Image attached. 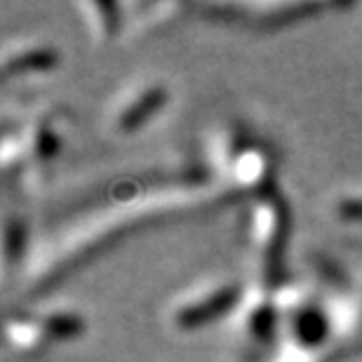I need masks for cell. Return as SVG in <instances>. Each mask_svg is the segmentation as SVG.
Segmentation results:
<instances>
[{"mask_svg": "<svg viewBox=\"0 0 362 362\" xmlns=\"http://www.w3.org/2000/svg\"><path fill=\"white\" fill-rule=\"evenodd\" d=\"M289 238V209L278 193L257 195L245 212V245L250 252L255 282L278 287L280 264Z\"/></svg>", "mask_w": 362, "mask_h": 362, "instance_id": "1", "label": "cell"}, {"mask_svg": "<svg viewBox=\"0 0 362 362\" xmlns=\"http://www.w3.org/2000/svg\"><path fill=\"white\" fill-rule=\"evenodd\" d=\"M243 285L233 278H214L179 292L168 303L165 320L177 332H193L202 325L226 317L240 299Z\"/></svg>", "mask_w": 362, "mask_h": 362, "instance_id": "2", "label": "cell"}, {"mask_svg": "<svg viewBox=\"0 0 362 362\" xmlns=\"http://www.w3.org/2000/svg\"><path fill=\"white\" fill-rule=\"evenodd\" d=\"M228 332L238 341L264 346L273 341L280 334V317L275 308L273 287L262 282H250L243 285L240 299L226 315Z\"/></svg>", "mask_w": 362, "mask_h": 362, "instance_id": "3", "label": "cell"}, {"mask_svg": "<svg viewBox=\"0 0 362 362\" xmlns=\"http://www.w3.org/2000/svg\"><path fill=\"white\" fill-rule=\"evenodd\" d=\"M168 88L156 78L125 85L106 108V127L113 134H132L153 118L168 101Z\"/></svg>", "mask_w": 362, "mask_h": 362, "instance_id": "4", "label": "cell"}, {"mask_svg": "<svg viewBox=\"0 0 362 362\" xmlns=\"http://www.w3.org/2000/svg\"><path fill=\"white\" fill-rule=\"evenodd\" d=\"M275 168H278V158L275 153L264 146V144H247L240 153H238L235 163L230 165L226 175V188L235 193L245 195H264L269 193V186L275 177Z\"/></svg>", "mask_w": 362, "mask_h": 362, "instance_id": "5", "label": "cell"}, {"mask_svg": "<svg viewBox=\"0 0 362 362\" xmlns=\"http://www.w3.org/2000/svg\"><path fill=\"white\" fill-rule=\"evenodd\" d=\"M64 113L59 108H40L31 115V120L26 122L21 129V141L26 146L28 163H47L59 153L62 141H64Z\"/></svg>", "mask_w": 362, "mask_h": 362, "instance_id": "6", "label": "cell"}, {"mask_svg": "<svg viewBox=\"0 0 362 362\" xmlns=\"http://www.w3.org/2000/svg\"><path fill=\"white\" fill-rule=\"evenodd\" d=\"M59 66V49L40 38H19L3 49V76L45 74Z\"/></svg>", "mask_w": 362, "mask_h": 362, "instance_id": "7", "label": "cell"}, {"mask_svg": "<svg viewBox=\"0 0 362 362\" xmlns=\"http://www.w3.org/2000/svg\"><path fill=\"white\" fill-rule=\"evenodd\" d=\"M214 10L223 14H235L243 21L247 19L257 26H282L289 21L301 19L303 14L320 12L322 7L315 3H247V5H216Z\"/></svg>", "mask_w": 362, "mask_h": 362, "instance_id": "8", "label": "cell"}, {"mask_svg": "<svg viewBox=\"0 0 362 362\" xmlns=\"http://www.w3.org/2000/svg\"><path fill=\"white\" fill-rule=\"evenodd\" d=\"M332 334L353 339L362 334V285L344 289L332 301H325Z\"/></svg>", "mask_w": 362, "mask_h": 362, "instance_id": "9", "label": "cell"}, {"mask_svg": "<svg viewBox=\"0 0 362 362\" xmlns=\"http://www.w3.org/2000/svg\"><path fill=\"white\" fill-rule=\"evenodd\" d=\"M5 341L14 353L33 358L45 353L47 346L52 344V339H49L47 329L42 327L38 317L28 315V317H10L5 322Z\"/></svg>", "mask_w": 362, "mask_h": 362, "instance_id": "10", "label": "cell"}, {"mask_svg": "<svg viewBox=\"0 0 362 362\" xmlns=\"http://www.w3.org/2000/svg\"><path fill=\"white\" fill-rule=\"evenodd\" d=\"M78 12L88 26V33L92 42L97 45H106V42L115 40V35L122 31V7L111 5V3H78Z\"/></svg>", "mask_w": 362, "mask_h": 362, "instance_id": "11", "label": "cell"}, {"mask_svg": "<svg viewBox=\"0 0 362 362\" xmlns=\"http://www.w3.org/2000/svg\"><path fill=\"white\" fill-rule=\"evenodd\" d=\"M247 136H243V129L238 125H221L216 127L212 134H209V141H207V156H209V163L216 172H221L223 177L228 175L230 165L235 163L238 153L247 146Z\"/></svg>", "mask_w": 362, "mask_h": 362, "instance_id": "12", "label": "cell"}, {"mask_svg": "<svg viewBox=\"0 0 362 362\" xmlns=\"http://www.w3.org/2000/svg\"><path fill=\"white\" fill-rule=\"evenodd\" d=\"M186 7L179 3H151V5H139V12L134 14L129 24L122 26V31L129 35H148L156 33L160 28H168Z\"/></svg>", "mask_w": 362, "mask_h": 362, "instance_id": "13", "label": "cell"}, {"mask_svg": "<svg viewBox=\"0 0 362 362\" xmlns=\"http://www.w3.org/2000/svg\"><path fill=\"white\" fill-rule=\"evenodd\" d=\"M35 317L40 320L42 327L47 329V334L52 341H69V339L81 337L85 332V317L78 310L54 306L47 308L42 313H35Z\"/></svg>", "mask_w": 362, "mask_h": 362, "instance_id": "14", "label": "cell"}, {"mask_svg": "<svg viewBox=\"0 0 362 362\" xmlns=\"http://www.w3.org/2000/svg\"><path fill=\"white\" fill-rule=\"evenodd\" d=\"M271 362H329V351L327 346L310 349V346H301L287 341V339H280Z\"/></svg>", "mask_w": 362, "mask_h": 362, "instance_id": "15", "label": "cell"}, {"mask_svg": "<svg viewBox=\"0 0 362 362\" xmlns=\"http://www.w3.org/2000/svg\"><path fill=\"white\" fill-rule=\"evenodd\" d=\"M332 209L344 221H362V186L346 188L332 202Z\"/></svg>", "mask_w": 362, "mask_h": 362, "instance_id": "16", "label": "cell"}]
</instances>
